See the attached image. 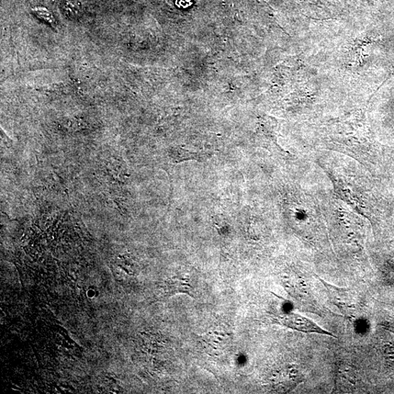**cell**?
<instances>
[{"label": "cell", "mask_w": 394, "mask_h": 394, "mask_svg": "<svg viewBox=\"0 0 394 394\" xmlns=\"http://www.w3.org/2000/svg\"><path fill=\"white\" fill-rule=\"evenodd\" d=\"M328 178L334 193L369 221L376 235L389 223L392 206L376 175L351 157L323 151L311 154Z\"/></svg>", "instance_id": "obj_1"}, {"label": "cell", "mask_w": 394, "mask_h": 394, "mask_svg": "<svg viewBox=\"0 0 394 394\" xmlns=\"http://www.w3.org/2000/svg\"><path fill=\"white\" fill-rule=\"evenodd\" d=\"M320 173L315 164L308 173H289L286 184L278 189V201L291 234L308 249L325 254L333 249L315 188Z\"/></svg>", "instance_id": "obj_2"}, {"label": "cell", "mask_w": 394, "mask_h": 394, "mask_svg": "<svg viewBox=\"0 0 394 394\" xmlns=\"http://www.w3.org/2000/svg\"><path fill=\"white\" fill-rule=\"evenodd\" d=\"M301 137V151L341 153L361 163L376 175L385 168L386 155L371 138L362 111L312 127Z\"/></svg>", "instance_id": "obj_3"}, {"label": "cell", "mask_w": 394, "mask_h": 394, "mask_svg": "<svg viewBox=\"0 0 394 394\" xmlns=\"http://www.w3.org/2000/svg\"><path fill=\"white\" fill-rule=\"evenodd\" d=\"M323 284L330 300L348 320H356L362 313L364 304L361 297L350 288H341L326 282L317 276Z\"/></svg>", "instance_id": "obj_4"}, {"label": "cell", "mask_w": 394, "mask_h": 394, "mask_svg": "<svg viewBox=\"0 0 394 394\" xmlns=\"http://www.w3.org/2000/svg\"><path fill=\"white\" fill-rule=\"evenodd\" d=\"M284 279V285L291 297L301 303L304 308L320 315L319 311L321 310L310 294L304 278L297 274L295 270H290Z\"/></svg>", "instance_id": "obj_5"}, {"label": "cell", "mask_w": 394, "mask_h": 394, "mask_svg": "<svg viewBox=\"0 0 394 394\" xmlns=\"http://www.w3.org/2000/svg\"><path fill=\"white\" fill-rule=\"evenodd\" d=\"M276 321L280 325L299 332L335 336L332 332L321 328L317 323L298 313H285L278 317Z\"/></svg>", "instance_id": "obj_6"}, {"label": "cell", "mask_w": 394, "mask_h": 394, "mask_svg": "<svg viewBox=\"0 0 394 394\" xmlns=\"http://www.w3.org/2000/svg\"><path fill=\"white\" fill-rule=\"evenodd\" d=\"M168 293L171 295L175 294H186L195 297L194 288L190 284V280L187 275H178L168 281L167 284Z\"/></svg>", "instance_id": "obj_7"}, {"label": "cell", "mask_w": 394, "mask_h": 394, "mask_svg": "<svg viewBox=\"0 0 394 394\" xmlns=\"http://www.w3.org/2000/svg\"><path fill=\"white\" fill-rule=\"evenodd\" d=\"M208 156V154L189 152L180 149L170 155L172 162L175 164L191 160L204 162Z\"/></svg>", "instance_id": "obj_8"}, {"label": "cell", "mask_w": 394, "mask_h": 394, "mask_svg": "<svg viewBox=\"0 0 394 394\" xmlns=\"http://www.w3.org/2000/svg\"><path fill=\"white\" fill-rule=\"evenodd\" d=\"M382 272L385 279L392 285H394V257L389 258L384 264Z\"/></svg>", "instance_id": "obj_9"}, {"label": "cell", "mask_w": 394, "mask_h": 394, "mask_svg": "<svg viewBox=\"0 0 394 394\" xmlns=\"http://www.w3.org/2000/svg\"><path fill=\"white\" fill-rule=\"evenodd\" d=\"M34 12H35L39 18L42 19L45 21L52 22L53 20V16L47 8H38L36 10H34Z\"/></svg>", "instance_id": "obj_10"}, {"label": "cell", "mask_w": 394, "mask_h": 394, "mask_svg": "<svg viewBox=\"0 0 394 394\" xmlns=\"http://www.w3.org/2000/svg\"><path fill=\"white\" fill-rule=\"evenodd\" d=\"M385 355L390 362L394 363V344L389 343L385 346Z\"/></svg>", "instance_id": "obj_11"}, {"label": "cell", "mask_w": 394, "mask_h": 394, "mask_svg": "<svg viewBox=\"0 0 394 394\" xmlns=\"http://www.w3.org/2000/svg\"><path fill=\"white\" fill-rule=\"evenodd\" d=\"M191 5V0H176V5L181 8H186Z\"/></svg>", "instance_id": "obj_12"}, {"label": "cell", "mask_w": 394, "mask_h": 394, "mask_svg": "<svg viewBox=\"0 0 394 394\" xmlns=\"http://www.w3.org/2000/svg\"><path fill=\"white\" fill-rule=\"evenodd\" d=\"M384 328L388 331L394 334V318L391 319L389 321L385 322Z\"/></svg>", "instance_id": "obj_13"}]
</instances>
